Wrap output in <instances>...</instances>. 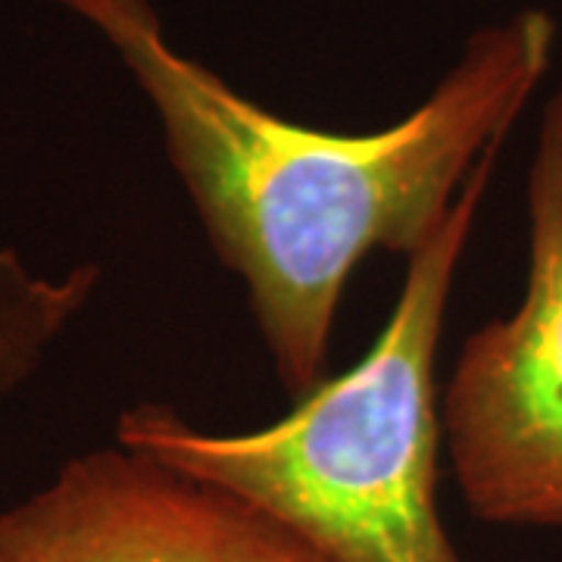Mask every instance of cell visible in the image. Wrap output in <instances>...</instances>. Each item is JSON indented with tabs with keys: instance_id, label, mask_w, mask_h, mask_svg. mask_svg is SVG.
<instances>
[{
	"instance_id": "1",
	"label": "cell",
	"mask_w": 562,
	"mask_h": 562,
	"mask_svg": "<svg viewBox=\"0 0 562 562\" xmlns=\"http://www.w3.org/2000/svg\"><path fill=\"white\" fill-rule=\"evenodd\" d=\"M101 35L160 120L220 262L241 279L281 387L328 375L344 288L369 254L416 257L503 147L557 50L541 7L472 32L403 120L347 135L281 120L179 50L154 0H50Z\"/></svg>"
},
{
	"instance_id": "2",
	"label": "cell",
	"mask_w": 562,
	"mask_h": 562,
	"mask_svg": "<svg viewBox=\"0 0 562 562\" xmlns=\"http://www.w3.org/2000/svg\"><path fill=\"white\" fill-rule=\"evenodd\" d=\"M497 157L501 147L475 166L441 232L406 260L391 316L344 375L238 435L138 403L122 413L116 441L254 503L328 562H460L438 509V347Z\"/></svg>"
},
{
	"instance_id": "4",
	"label": "cell",
	"mask_w": 562,
	"mask_h": 562,
	"mask_svg": "<svg viewBox=\"0 0 562 562\" xmlns=\"http://www.w3.org/2000/svg\"><path fill=\"white\" fill-rule=\"evenodd\" d=\"M0 562L328 560L254 503L116 443L0 509Z\"/></svg>"
},
{
	"instance_id": "3",
	"label": "cell",
	"mask_w": 562,
	"mask_h": 562,
	"mask_svg": "<svg viewBox=\"0 0 562 562\" xmlns=\"http://www.w3.org/2000/svg\"><path fill=\"white\" fill-rule=\"evenodd\" d=\"M525 203L522 301L462 341L441 438L475 519L562 531V91L543 106Z\"/></svg>"
}]
</instances>
